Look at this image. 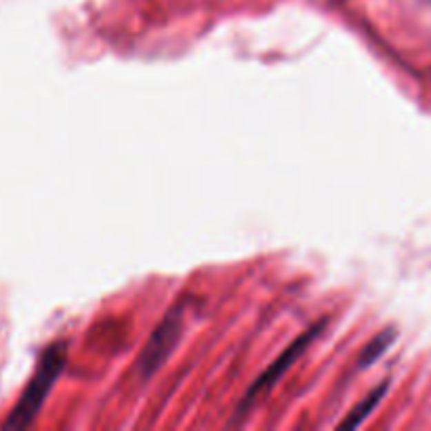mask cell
I'll return each mask as SVG.
<instances>
[{"label":"cell","mask_w":431,"mask_h":431,"mask_svg":"<svg viewBox=\"0 0 431 431\" xmlns=\"http://www.w3.org/2000/svg\"><path fill=\"white\" fill-rule=\"evenodd\" d=\"M396 341V332H394V328H387V330H383V332H379L366 348H364V352L360 354V358H358V368H366V366H370L374 360H379L387 350H390V345Z\"/></svg>","instance_id":"obj_5"},{"label":"cell","mask_w":431,"mask_h":431,"mask_svg":"<svg viewBox=\"0 0 431 431\" xmlns=\"http://www.w3.org/2000/svg\"><path fill=\"white\" fill-rule=\"evenodd\" d=\"M181 320H183L181 308H175L164 316V320L152 332L146 350L137 360V370L141 372L143 379L152 377L166 362L172 350H175V345L179 343L181 337Z\"/></svg>","instance_id":"obj_2"},{"label":"cell","mask_w":431,"mask_h":431,"mask_svg":"<svg viewBox=\"0 0 431 431\" xmlns=\"http://www.w3.org/2000/svg\"><path fill=\"white\" fill-rule=\"evenodd\" d=\"M326 326V320H322V322H318V324H314L310 330H305L303 334H301L299 339H294L288 348L268 366V370L263 372V374H259V379L250 385V390L246 392V396H244V400L240 402V408H238V414L240 412H244L252 402H254V398L259 396V394H263V392H270L272 387L280 381V377L294 364V360L303 354L308 348H310V343L322 332V328Z\"/></svg>","instance_id":"obj_3"},{"label":"cell","mask_w":431,"mask_h":431,"mask_svg":"<svg viewBox=\"0 0 431 431\" xmlns=\"http://www.w3.org/2000/svg\"><path fill=\"white\" fill-rule=\"evenodd\" d=\"M66 358H68V348L61 341L49 345L45 350L32 381L26 387V392L21 394L17 406L11 410L9 419L5 421L3 425L5 429H26L34 423L38 410L45 404L49 392L53 390L57 377L66 368Z\"/></svg>","instance_id":"obj_1"},{"label":"cell","mask_w":431,"mask_h":431,"mask_svg":"<svg viewBox=\"0 0 431 431\" xmlns=\"http://www.w3.org/2000/svg\"><path fill=\"white\" fill-rule=\"evenodd\" d=\"M387 390H390V383H381V385H377L374 390L360 402V404H356L352 410H350V414H348V419H345L343 423H341V429H354V427H358L379 404H381V400H383V396L387 394Z\"/></svg>","instance_id":"obj_4"}]
</instances>
